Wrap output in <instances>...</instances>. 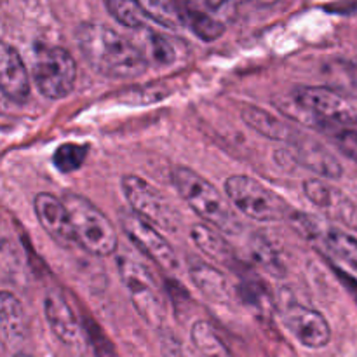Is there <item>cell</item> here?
Listing matches in <instances>:
<instances>
[{"label": "cell", "mask_w": 357, "mask_h": 357, "mask_svg": "<svg viewBox=\"0 0 357 357\" xmlns=\"http://www.w3.org/2000/svg\"><path fill=\"white\" fill-rule=\"evenodd\" d=\"M195 3L192 6L199 7V9H206V10H218L220 7H223L227 3V0H194Z\"/></svg>", "instance_id": "836d02e7"}, {"label": "cell", "mask_w": 357, "mask_h": 357, "mask_svg": "<svg viewBox=\"0 0 357 357\" xmlns=\"http://www.w3.org/2000/svg\"><path fill=\"white\" fill-rule=\"evenodd\" d=\"M239 296L243 298V302H246L253 309L261 310V312H267L272 307L271 295H268L267 288L258 279H244L239 286Z\"/></svg>", "instance_id": "83f0119b"}, {"label": "cell", "mask_w": 357, "mask_h": 357, "mask_svg": "<svg viewBox=\"0 0 357 357\" xmlns=\"http://www.w3.org/2000/svg\"><path fill=\"white\" fill-rule=\"evenodd\" d=\"M173 183L185 202L209 225L230 236L243 230V223L230 208L229 201L201 174L188 167H176L173 171Z\"/></svg>", "instance_id": "7a4b0ae2"}, {"label": "cell", "mask_w": 357, "mask_h": 357, "mask_svg": "<svg viewBox=\"0 0 357 357\" xmlns=\"http://www.w3.org/2000/svg\"><path fill=\"white\" fill-rule=\"evenodd\" d=\"M282 323L289 333L309 349H323L331 340V328L326 317L302 303L289 302L281 307Z\"/></svg>", "instance_id": "30bf717a"}, {"label": "cell", "mask_w": 357, "mask_h": 357, "mask_svg": "<svg viewBox=\"0 0 357 357\" xmlns=\"http://www.w3.org/2000/svg\"><path fill=\"white\" fill-rule=\"evenodd\" d=\"M146 45H149L150 58L153 59L155 65L167 66L176 59V51H174L173 44L164 35L149 31L146 33Z\"/></svg>", "instance_id": "f1b7e54d"}, {"label": "cell", "mask_w": 357, "mask_h": 357, "mask_svg": "<svg viewBox=\"0 0 357 357\" xmlns=\"http://www.w3.org/2000/svg\"><path fill=\"white\" fill-rule=\"evenodd\" d=\"M324 79L330 89L344 98H357V61L331 59L324 66Z\"/></svg>", "instance_id": "44dd1931"}, {"label": "cell", "mask_w": 357, "mask_h": 357, "mask_svg": "<svg viewBox=\"0 0 357 357\" xmlns=\"http://www.w3.org/2000/svg\"><path fill=\"white\" fill-rule=\"evenodd\" d=\"M146 17L167 30L178 31L183 26V7L178 0H136Z\"/></svg>", "instance_id": "7402d4cb"}, {"label": "cell", "mask_w": 357, "mask_h": 357, "mask_svg": "<svg viewBox=\"0 0 357 357\" xmlns=\"http://www.w3.org/2000/svg\"><path fill=\"white\" fill-rule=\"evenodd\" d=\"M33 209L40 227L54 243H58L63 248H68L70 244L75 243L68 209H66L63 199L59 201L54 195L42 192L35 197Z\"/></svg>", "instance_id": "4fadbf2b"}, {"label": "cell", "mask_w": 357, "mask_h": 357, "mask_svg": "<svg viewBox=\"0 0 357 357\" xmlns=\"http://www.w3.org/2000/svg\"><path fill=\"white\" fill-rule=\"evenodd\" d=\"M253 2L260 3V6H272V3H275L278 0H253Z\"/></svg>", "instance_id": "e575fe53"}, {"label": "cell", "mask_w": 357, "mask_h": 357, "mask_svg": "<svg viewBox=\"0 0 357 357\" xmlns=\"http://www.w3.org/2000/svg\"><path fill=\"white\" fill-rule=\"evenodd\" d=\"M303 194L328 218L337 220V222L352 227V229L357 227L356 206L340 190L328 185L326 181L317 180V178L305 180L303 181Z\"/></svg>", "instance_id": "7c38bea8"}, {"label": "cell", "mask_w": 357, "mask_h": 357, "mask_svg": "<svg viewBox=\"0 0 357 357\" xmlns=\"http://www.w3.org/2000/svg\"><path fill=\"white\" fill-rule=\"evenodd\" d=\"M291 159L298 162L300 166L307 167L312 173L319 174V176L330 178V180H337L344 174L342 164L338 162L337 157L321 145L316 139L309 138L303 132H300L291 143Z\"/></svg>", "instance_id": "5bb4252c"}, {"label": "cell", "mask_w": 357, "mask_h": 357, "mask_svg": "<svg viewBox=\"0 0 357 357\" xmlns=\"http://www.w3.org/2000/svg\"><path fill=\"white\" fill-rule=\"evenodd\" d=\"M293 101L300 110L307 112L317 121L331 126L349 121V117H351V107L347 105L345 98L328 86L298 87L293 93Z\"/></svg>", "instance_id": "8fae6325"}, {"label": "cell", "mask_w": 357, "mask_h": 357, "mask_svg": "<svg viewBox=\"0 0 357 357\" xmlns=\"http://www.w3.org/2000/svg\"><path fill=\"white\" fill-rule=\"evenodd\" d=\"M225 194L241 213L257 222L275 223L291 216L288 202L257 178L246 174L227 178Z\"/></svg>", "instance_id": "277c9868"}, {"label": "cell", "mask_w": 357, "mask_h": 357, "mask_svg": "<svg viewBox=\"0 0 357 357\" xmlns=\"http://www.w3.org/2000/svg\"><path fill=\"white\" fill-rule=\"evenodd\" d=\"M72 222L75 243L93 257H110L117 250V234L110 220L89 199L77 194L63 197Z\"/></svg>", "instance_id": "3957f363"}, {"label": "cell", "mask_w": 357, "mask_h": 357, "mask_svg": "<svg viewBox=\"0 0 357 357\" xmlns=\"http://www.w3.org/2000/svg\"><path fill=\"white\" fill-rule=\"evenodd\" d=\"M333 271L337 272L338 279H340V281H342V284H344L345 288H347V291L351 293L352 296H354V300L357 302V279L352 278V275L345 274L344 271H340V268H337V267H333Z\"/></svg>", "instance_id": "d6a6232c"}, {"label": "cell", "mask_w": 357, "mask_h": 357, "mask_svg": "<svg viewBox=\"0 0 357 357\" xmlns=\"http://www.w3.org/2000/svg\"><path fill=\"white\" fill-rule=\"evenodd\" d=\"M44 314L54 337L65 345H75L80 340V323L59 289H49L44 296Z\"/></svg>", "instance_id": "9a60e30c"}, {"label": "cell", "mask_w": 357, "mask_h": 357, "mask_svg": "<svg viewBox=\"0 0 357 357\" xmlns=\"http://www.w3.org/2000/svg\"><path fill=\"white\" fill-rule=\"evenodd\" d=\"M331 138L340 152L357 164V129L337 128L331 132Z\"/></svg>", "instance_id": "f546056e"}, {"label": "cell", "mask_w": 357, "mask_h": 357, "mask_svg": "<svg viewBox=\"0 0 357 357\" xmlns=\"http://www.w3.org/2000/svg\"><path fill=\"white\" fill-rule=\"evenodd\" d=\"M84 328H86L91 345L96 352V357H115L114 345L108 342V338L105 337V333L98 324H94L91 319H86V326Z\"/></svg>", "instance_id": "4dcf8cb0"}, {"label": "cell", "mask_w": 357, "mask_h": 357, "mask_svg": "<svg viewBox=\"0 0 357 357\" xmlns=\"http://www.w3.org/2000/svg\"><path fill=\"white\" fill-rule=\"evenodd\" d=\"M107 9L119 23L132 30L143 28L145 24L146 14L143 13L136 0H107Z\"/></svg>", "instance_id": "4316f807"}, {"label": "cell", "mask_w": 357, "mask_h": 357, "mask_svg": "<svg viewBox=\"0 0 357 357\" xmlns=\"http://www.w3.org/2000/svg\"><path fill=\"white\" fill-rule=\"evenodd\" d=\"M190 237L195 243V246H197L209 260L236 271V253H234L232 246H230L218 232H215V230L209 229V227L206 225H194L190 229Z\"/></svg>", "instance_id": "ffe728a7"}, {"label": "cell", "mask_w": 357, "mask_h": 357, "mask_svg": "<svg viewBox=\"0 0 357 357\" xmlns=\"http://www.w3.org/2000/svg\"><path fill=\"white\" fill-rule=\"evenodd\" d=\"M121 185L124 197L128 199L136 215H139L159 229L178 232L181 222L180 215L173 208V204L164 197L159 188H155L136 174H126Z\"/></svg>", "instance_id": "8992f818"}, {"label": "cell", "mask_w": 357, "mask_h": 357, "mask_svg": "<svg viewBox=\"0 0 357 357\" xmlns=\"http://www.w3.org/2000/svg\"><path fill=\"white\" fill-rule=\"evenodd\" d=\"M77 79L73 56L59 45H37L33 58V80L49 100H61L72 93Z\"/></svg>", "instance_id": "5b68a950"}, {"label": "cell", "mask_w": 357, "mask_h": 357, "mask_svg": "<svg viewBox=\"0 0 357 357\" xmlns=\"http://www.w3.org/2000/svg\"><path fill=\"white\" fill-rule=\"evenodd\" d=\"M0 87L7 100L24 103L30 98V77L20 52L9 44L0 49Z\"/></svg>", "instance_id": "2e32d148"}, {"label": "cell", "mask_w": 357, "mask_h": 357, "mask_svg": "<svg viewBox=\"0 0 357 357\" xmlns=\"http://www.w3.org/2000/svg\"><path fill=\"white\" fill-rule=\"evenodd\" d=\"M190 338L202 357H234L208 321H195L190 330Z\"/></svg>", "instance_id": "d4e9b609"}, {"label": "cell", "mask_w": 357, "mask_h": 357, "mask_svg": "<svg viewBox=\"0 0 357 357\" xmlns=\"http://www.w3.org/2000/svg\"><path fill=\"white\" fill-rule=\"evenodd\" d=\"M119 274H121L122 282L128 288L129 296H131L139 316L150 326H159L164 319V305L149 268L132 258L121 257L119 258Z\"/></svg>", "instance_id": "52a82bcc"}, {"label": "cell", "mask_w": 357, "mask_h": 357, "mask_svg": "<svg viewBox=\"0 0 357 357\" xmlns=\"http://www.w3.org/2000/svg\"><path fill=\"white\" fill-rule=\"evenodd\" d=\"M121 225L132 244L139 248L150 260L155 261L160 268L167 272H174L180 265L176 251L157 232L150 222L142 218L136 213H122Z\"/></svg>", "instance_id": "9c48e42d"}, {"label": "cell", "mask_w": 357, "mask_h": 357, "mask_svg": "<svg viewBox=\"0 0 357 357\" xmlns=\"http://www.w3.org/2000/svg\"><path fill=\"white\" fill-rule=\"evenodd\" d=\"M237 2H246V0H237Z\"/></svg>", "instance_id": "8d00e7d4"}, {"label": "cell", "mask_w": 357, "mask_h": 357, "mask_svg": "<svg viewBox=\"0 0 357 357\" xmlns=\"http://www.w3.org/2000/svg\"><path fill=\"white\" fill-rule=\"evenodd\" d=\"M0 331L3 344L17 349L26 338V316L20 300L9 291L0 295Z\"/></svg>", "instance_id": "ac0fdd59"}, {"label": "cell", "mask_w": 357, "mask_h": 357, "mask_svg": "<svg viewBox=\"0 0 357 357\" xmlns=\"http://www.w3.org/2000/svg\"><path fill=\"white\" fill-rule=\"evenodd\" d=\"M188 274H190L194 284L197 286L199 291L206 298L218 303L230 302V298H232V288H230L229 279L218 268L206 264V261L190 260V264H188Z\"/></svg>", "instance_id": "e0dca14e"}, {"label": "cell", "mask_w": 357, "mask_h": 357, "mask_svg": "<svg viewBox=\"0 0 357 357\" xmlns=\"http://www.w3.org/2000/svg\"><path fill=\"white\" fill-rule=\"evenodd\" d=\"M77 45L87 65L108 79H136L149 68V58L129 38L103 23H84L77 30Z\"/></svg>", "instance_id": "6da1fadb"}, {"label": "cell", "mask_w": 357, "mask_h": 357, "mask_svg": "<svg viewBox=\"0 0 357 357\" xmlns=\"http://www.w3.org/2000/svg\"><path fill=\"white\" fill-rule=\"evenodd\" d=\"M183 7V26H188L201 40L213 42L220 38L225 31L223 23L209 16V13L201 10L192 3H181Z\"/></svg>", "instance_id": "cb8c5ba5"}, {"label": "cell", "mask_w": 357, "mask_h": 357, "mask_svg": "<svg viewBox=\"0 0 357 357\" xmlns=\"http://www.w3.org/2000/svg\"><path fill=\"white\" fill-rule=\"evenodd\" d=\"M289 220L305 239L323 246V250L330 251L335 258L345 261L357 272V237L307 213H291Z\"/></svg>", "instance_id": "ba28073f"}, {"label": "cell", "mask_w": 357, "mask_h": 357, "mask_svg": "<svg viewBox=\"0 0 357 357\" xmlns=\"http://www.w3.org/2000/svg\"><path fill=\"white\" fill-rule=\"evenodd\" d=\"M160 349H162V357H190L185 351L183 345L180 344L176 337L166 333L160 342Z\"/></svg>", "instance_id": "1f68e13d"}, {"label": "cell", "mask_w": 357, "mask_h": 357, "mask_svg": "<svg viewBox=\"0 0 357 357\" xmlns=\"http://www.w3.org/2000/svg\"><path fill=\"white\" fill-rule=\"evenodd\" d=\"M241 117L248 128H251L265 138L275 139V142H284L289 145L300 135L298 129L278 119L271 112H265L258 107H244L241 110Z\"/></svg>", "instance_id": "d6986e66"}, {"label": "cell", "mask_w": 357, "mask_h": 357, "mask_svg": "<svg viewBox=\"0 0 357 357\" xmlns=\"http://www.w3.org/2000/svg\"><path fill=\"white\" fill-rule=\"evenodd\" d=\"M14 357H31V356L24 354V352H16V354H14Z\"/></svg>", "instance_id": "d590c367"}, {"label": "cell", "mask_w": 357, "mask_h": 357, "mask_svg": "<svg viewBox=\"0 0 357 357\" xmlns=\"http://www.w3.org/2000/svg\"><path fill=\"white\" fill-rule=\"evenodd\" d=\"M250 251L255 264L260 268H264L272 278H282L286 274V264L281 257V251L265 236L257 234V236L251 237Z\"/></svg>", "instance_id": "603a6c76"}, {"label": "cell", "mask_w": 357, "mask_h": 357, "mask_svg": "<svg viewBox=\"0 0 357 357\" xmlns=\"http://www.w3.org/2000/svg\"><path fill=\"white\" fill-rule=\"evenodd\" d=\"M87 150L89 146L80 145V143H63L56 149L54 155H52V162L59 173H73V171L80 169L87 157Z\"/></svg>", "instance_id": "484cf974"}]
</instances>
